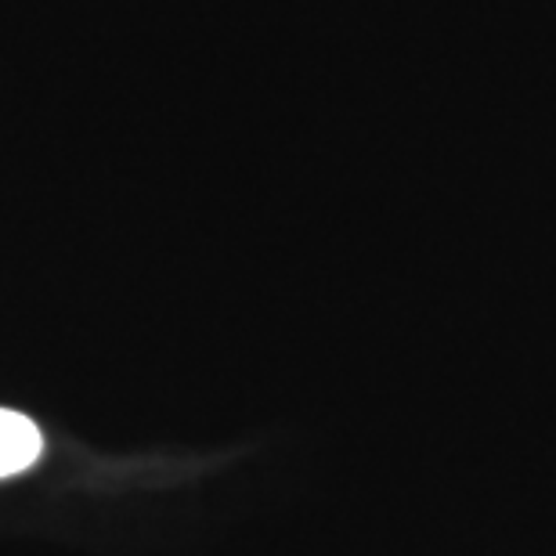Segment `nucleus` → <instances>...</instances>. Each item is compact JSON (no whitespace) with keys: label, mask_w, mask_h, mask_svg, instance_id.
I'll list each match as a JSON object with an SVG mask.
<instances>
[{"label":"nucleus","mask_w":556,"mask_h":556,"mask_svg":"<svg viewBox=\"0 0 556 556\" xmlns=\"http://www.w3.org/2000/svg\"><path fill=\"white\" fill-rule=\"evenodd\" d=\"M40 455V430L11 408H0V477L22 473Z\"/></svg>","instance_id":"obj_1"}]
</instances>
